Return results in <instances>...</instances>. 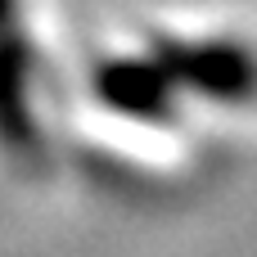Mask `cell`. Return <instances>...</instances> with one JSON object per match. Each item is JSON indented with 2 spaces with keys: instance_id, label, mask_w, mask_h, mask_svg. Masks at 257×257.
Masks as SVG:
<instances>
[{
  "instance_id": "6da1fadb",
  "label": "cell",
  "mask_w": 257,
  "mask_h": 257,
  "mask_svg": "<svg viewBox=\"0 0 257 257\" xmlns=\"http://www.w3.org/2000/svg\"><path fill=\"white\" fill-rule=\"evenodd\" d=\"M158 68L172 81H185L212 99H248L257 95V63L253 54H244L239 45H163L158 50Z\"/></svg>"
},
{
  "instance_id": "7a4b0ae2",
  "label": "cell",
  "mask_w": 257,
  "mask_h": 257,
  "mask_svg": "<svg viewBox=\"0 0 257 257\" xmlns=\"http://www.w3.org/2000/svg\"><path fill=\"white\" fill-rule=\"evenodd\" d=\"M95 86H99V99L113 104V108H122V113H136V117H163V113H172V99H167L172 77L158 63H126V59H117V63H108L99 72Z\"/></svg>"
},
{
  "instance_id": "277c9868",
  "label": "cell",
  "mask_w": 257,
  "mask_h": 257,
  "mask_svg": "<svg viewBox=\"0 0 257 257\" xmlns=\"http://www.w3.org/2000/svg\"><path fill=\"white\" fill-rule=\"evenodd\" d=\"M9 14H14V0H0V23H5Z\"/></svg>"
},
{
  "instance_id": "3957f363",
  "label": "cell",
  "mask_w": 257,
  "mask_h": 257,
  "mask_svg": "<svg viewBox=\"0 0 257 257\" xmlns=\"http://www.w3.org/2000/svg\"><path fill=\"white\" fill-rule=\"evenodd\" d=\"M23 81H27V54H23V45L5 41L0 45V140L18 145V149H27L36 140L27 104H23Z\"/></svg>"
}]
</instances>
